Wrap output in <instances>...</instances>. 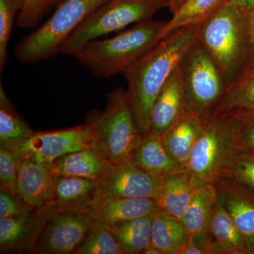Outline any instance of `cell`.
<instances>
[{
	"label": "cell",
	"mask_w": 254,
	"mask_h": 254,
	"mask_svg": "<svg viewBox=\"0 0 254 254\" xmlns=\"http://www.w3.org/2000/svg\"><path fill=\"white\" fill-rule=\"evenodd\" d=\"M200 26L180 28L158 42L123 73L127 95L142 134L150 130L157 97L184 57L198 40Z\"/></svg>",
	"instance_id": "6da1fadb"
},
{
	"label": "cell",
	"mask_w": 254,
	"mask_h": 254,
	"mask_svg": "<svg viewBox=\"0 0 254 254\" xmlns=\"http://www.w3.org/2000/svg\"><path fill=\"white\" fill-rule=\"evenodd\" d=\"M198 40L215 62L228 88L247 63V10L227 0L200 26Z\"/></svg>",
	"instance_id": "7a4b0ae2"
},
{
	"label": "cell",
	"mask_w": 254,
	"mask_h": 254,
	"mask_svg": "<svg viewBox=\"0 0 254 254\" xmlns=\"http://www.w3.org/2000/svg\"><path fill=\"white\" fill-rule=\"evenodd\" d=\"M166 22L148 19L105 40H94L74 55L95 76L110 78L127 68L160 41Z\"/></svg>",
	"instance_id": "3957f363"
},
{
	"label": "cell",
	"mask_w": 254,
	"mask_h": 254,
	"mask_svg": "<svg viewBox=\"0 0 254 254\" xmlns=\"http://www.w3.org/2000/svg\"><path fill=\"white\" fill-rule=\"evenodd\" d=\"M86 124L93 133V148L110 165L131 160L143 136L121 88L108 93L104 111L91 112Z\"/></svg>",
	"instance_id": "277c9868"
},
{
	"label": "cell",
	"mask_w": 254,
	"mask_h": 254,
	"mask_svg": "<svg viewBox=\"0 0 254 254\" xmlns=\"http://www.w3.org/2000/svg\"><path fill=\"white\" fill-rule=\"evenodd\" d=\"M242 151L238 118L217 113L203 123L187 169L203 183L215 184Z\"/></svg>",
	"instance_id": "5b68a950"
},
{
	"label": "cell",
	"mask_w": 254,
	"mask_h": 254,
	"mask_svg": "<svg viewBox=\"0 0 254 254\" xmlns=\"http://www.w3.org/2000/svg\"><path fill=\"white\" fill-rule=\"evenodd\" d=\"M110 0H64L49 18L16 47L21 63L49 60L59 54L67 37L90 15Z\"/></svg>",
	"instance_id": "8992f818"
},
{
	"label": "cell",
	"mask_w": 254,
	"mask_h": 254,
	"mask_svg": "<svg viewBox=\"0 0 254 254\" xmlns=\"http://www.w3.org/2000/svg\"><path fill=\"white\" fill-rule=\"evenodd\" d=\"M179 69L185 110L206 121L218 113L227 90L218 66L197 40Z\"/></svg>",
	"instance_id": "52a82bcc"
},
{
	"label": "cell",
	"mask_w": 254,
	"mask_h": 254,
	"mask_svg": "<svg viewBox=\"0 0 254 254\" xmlns=\"http://www.w3.org/2000/svg\"><path fill=\"white\" fill-rule=\"evenodd\" d=\"M169 0H110L90 15L67 37L59 54L74 56L85 45L132 23L151 19Z\"/></svg>",
	"instance_id": "ba28073f"
},
{
	"label": "cell",
	"mask_w": 254,
	"mask_h": 254,
	"mask_svg": "<svg viewBox=\"0 0 254 254\" xmlns=\"http://www.w3.org/2000/svg\"><path fill=\"white\" fill-rule=\"evenodd\" d=\"M18 160L29 159L37 163H53L57 158L76 150L93 147V133L88 125L35 132L29 138L5 145Z\"/></svg>",
	"instance_id": "9c48e42d"
},
{
	"label": "cell",
	"mask_w": 254,
	"mask_h": 254,
	"mask_svg": "<svg viewBox=\"0 0 254 254\" xmlns=\"http://www.w3.org/2000/svg\"><path fill=\"white\" fill-rule=\"evenodd\" d=\"M94 222L89 211L81 213L55 212L45 225L33 253L74 254Z\"/></svg>",
	"instance_id": "30bf717a"
},
{
	"label": "cell",
	"mask_w": 254,
	"mask_h": 254,
	"mask_svg": "<svg viewBox=\"0 0 254 254\" xmlns=\"http://www.w3.org/2000/svg\"><path fill=\"white\" fill-rule=\"evenodd\" d=\"M98 182L99 198L127 197L156 199L162 181L142 170L131 160L108 165Z\"/></svg>",
	"instance_id": "8fae6325"
},
{
	"label": "cell",
	"mask_w": 254,
	"mask_h": 254,
	"mask_svg": "<svg viewBox=\"0 0 254 254\" xmlns=\"http://www.w3.org/2000/svg\"><path fill=\"white\" fill-rule=\"evenodd\" d=\"M217 203L231 216L245 239L248 254H254V190L228 177L214 184Z\"/></svg>",
	"instance_id": "7c38bea8"
},
{
	"label": "cell",
	"mask_w": 254,
	"mask_h": 254,
	"mask_svg": "<svg viewBox=\"0 0 254 254\" xmlns=\"http://www.w3.org/2000/svg\"><path fill=\"white\" fill-rule=\"evenodd\" d=\"M50 205L19 216L0 218V251L33 252L45 225L55 213Z\"/></svg>",
	"instance_id": "4fadbf2b"
},
{
	"label": "cell",
	"mask_w": 254,
	"mask_h": 254,
	"mask_svg": "<svg viewBox=\"0 0 254 254\" xmlns=\"http://www.w3.org/2000/svg\"><path fill=\"white\" fill-rule=\"evenodd\" d=\"M99 198L98 180L84 177L55 176L49 205L56 213L89 211Z\"/></svg>",
	"instance_id": "5bb4252c"
},
{
	"label": "cell",
	"mask_w": 254,
	"mask_h": 254,
	"mask_svg": "<svg viewBox=\"0 0 254 254\" xmlns=\"http://www.w3.org/2000/svg\"><path fill=\"white\" fill-rule=\"evenodd\" d=\"M54 180L51 163L22 159L18 164L16 193L30 208H44L49 205Z\"/></svg>",
	"instance_id": "9a60e30c"
},
{
	"label": "cell",
	"mask_w": 254,
	"mask_h": 254,
	"mask_svg": "<svg viewBox=\"0 0 254 254\" xmlns=\"http://www.w3.org/2000/svg\"><path fill=\"white\" fill-rule=\"evenodd\" d=\"M188 169H182L162 180L156 203L163 213L181 220L198 187L203 185Z\"/></svg>",
	"instance_id": "2e32d148"
},
{
	"label": "cell",
	"mask_w": 254,
	"mask_h": 254,
	"mask_svg": "<svg viewBox=\"0 0 254 254\" xmlns=\"http://www.w3.org/2000/svg\"><path fill=\"white\" fill-rule=\"evenodd\" d=\"M185 110L179 67L175 70L157 97L150 116V130L163 136L180 120Z\"/></svg>",
	"instance_id": "e0dca14e"
},
{
	"label": "cell",
	"mask_w": 254,
	"mask_h": 254,
	"mask_svg": "<svg viewBox=\"0 0 254 254\" xmlns=\"http://www.w3.org/2000/svg\"><path fill=\"white\" fill-rule=\"evenodd\" d=\"M161 211L156 200L147 198L103 197L97 199L89 212L95 222L110 225Z\"/></svg>",
	"instance_id": "ac0fdd59"
},
{
	"label": "cell",
	"mask_w": 254,
	"mask_h": 254,
	"mask_svg": "<svg viewBox=\"0 0 254 254\" xmlns=\"http://www.w3.org/2000/svg\"><path fill=\"white\" fill-rule=\"evenodd\" d=\"M131 161L152 176L161 180L182 169L169 153L162 136L149 131L142 136Z\"/></svg>",
	"instance_id": "d6986e66"
},
{
	"label": "cell",
	"mask_w": 254,
	"mask_h": 254,
	"mask_svg": "<svg viewBox=\"0 0 254 254\" xmlns=\"http://www.w3.org/2000/svg\"><path fill=\"white\" fill-rule=\"evenodd\" d=\"M203 123L198 115L185 111L177 123L162 136L165 148L182 168L187 169Z\"/></svg>",
	"instance_id": "ffe728a7"
},
{
	"label": "cell",
	"mask_w": 254,
	"mask_h": 254,
	"mask_svg": "<svg viewBox=\"0 0 254 254\" xmlns=\"http://www.w3.org/2000/svg\"><path fill=\"white\" fill-rule=\"evenodd\" d=\"M210 254H248L245 239L231 216L218 203L209 224Z\"/></svg>",
	"instance_id": "44dd1931"
},
{
	"label": "cell",
	"mask_w": 254,
	"mask_h": 254,
	"mask_svg": "<svg viewBox=\"0 0 254 254\" xmlns=\"http://www.w3.org/2000/svg\"><path fill=\"white\" fill-rule=\"evenodd\" d=\"M55 176L84 177L98 180L104 175L109 164L93 147L71 152L51 163Z\"/></svg>",
	"instance_id": "7402d4cb"
},
{
	"label": "cell",
	"mask_w": 254,
	"mask_h": 254,
	"mask_svg": "<svg viewBox=\"0 0 254 254\" xmlns=\"http://www.w3.org/2000/svg\"><path fill=\"white\" fill-rule=\"evenodd\" d=\"M217 203V189L214 184L198 187L181 219L190 237L208 236V227Z\"/></svg>",
	"instance_id": "603a6c76"
},
{
	"label": "cell",
	"mask_w": 254,
	"mask_h": 254,
	"mask_svg": "<svg viewBox=\"0 0 254 254\" xmlns=\"http://www.w3.org/2000/svg\"><path fill=\"white\" fill-rule=\"evenodd\" d=\"M154 215L115 222L108 225L124 254H143L151 245L152 223Z\"/></svg>",
	"instance_id": "cb8c5ba5"
},
{
	"label": "cell",
	"mask_w": 254,
	"mask_h": 254,
	"mask_svg": "<svg viewBox=\"0 0 254 254\" xmlns=\"http://www.w3.org/2000/svg\"><path fill=\"white\" fill-rule=\"evenodd\" d=\"M190 235L181 220L168 216L162 211L153 217L151 247L162 254H181Z\"/></svg>",
	"instance_id": "d4e9b609"
},
{
	"label": "cell",
	"mask_w": 254,
	"mask_h": 254,
	"mask_svg": "<svg viewBox=\"0 0 254 254\" xmlns=\"http://www.w3.org/2000/svg\"><path fill=\"white\" fill-rule=\"evenodd\" d=\"M227 0H186L160 33V41L180 28L201 26Z\"/></svg>",
	"instance_id": "484cf974"
},
{
	"label": "cell",
	"mask_w": 254,
	"mask_h": 254,
	"mask_svg": "<svg viewBox=\"0 0 254 254\" xmlns=\"http://www.w3.org/2000/svg\"><path fill=\"white\" fill-rule=\"evenodd\" d=\"M217 113L234 116L254 113V66L245 68L228 87Z\"/></svg>",
	"instance_id": "4316f807"
},
{
	"label": "cell",
	"mask_w": 254,
	"mask_h": 254,
	"mask_svg": "<svg viewBox=\"0 0 254 254\" xmlns=\"http://www.w3.org/2000/svg\"><path fill=\"white\" fill-rule=\"evenodd\" d=\"M10 103L0 84V146L23 141L35 133Z\"/></svg>",
	"instance_id": "83f0119b"
},
{
	"label": "cell",
	"mask_w": 254,
	"mask_h": 254,
	"mask_svg": "<svg viewBox=\"0 0 254 254\" xmlns=\"http://www.w3.org/2000/svg\"><path fill=\"white\" fill-rule=\"evenodd\" d=\"M74 254H125L108 225L95 221Z\"/></svg>",
	"instance_id": "f1b7e54d"
},
{
	"label": "cell",
	"mask_w": 254,
	"mask_h": 254,
	"mask_svg": "<svg viewBox=\"0 0 254 254\" xmlns=\"http://www.w3.org/2000/svg\"><path fill=\"white\" fill-rule=\"evenodd\" d=\"M23 0H0V72L4 71L14 18L22 9Z\"/></svg>",
	"instance_id": "f546056e"
},
{
	"label": "cell",
	"mask_w": 254,
	"mask_h": 254,
	"mask_svg": "<svg viewBox=\"0 0 254 254\" xmlns=\"http://www.w3.org/2000/svg\"><path fill=\"white\" fill-rule=\"evenodd\" d=\"M64 0H23L22 9L16 18V25L22 28H34L48 12Z\"/></svg>",
	"instance_id": "4dcf8cb0"
},
{
	"label": "cell",
	"mask_w": 254,
	"mask_h": 254,
	"mask_svg": "<svg viewBox=\"0 0 254 254\" xmlns=\"http://www.w3.org/2000/svg\"><path fill=\"white\" fill-rule=\"evenodd\" d=\"M228 177L254 190V154L242 151L225 173Z\"/></svg>",
	"instance_id": "1f68e13d"
},
{
	"label": "cell",
	"mask_w": 254,
	"mask_h": 254,
	"mask_svg": "<svg viewBox=\"0 0 254 254\" xmlns=\"http://www.w3.org/2000/svg\"><path fill=\"white\" fill-rule=\"evenodd\" d=\"M18 159L7 148L0 147V183L1 187L16 193Z\"/></svg>",
	"instance_id": "d6a6232c"
},
{
	"label": "cell",
	"mask_w": 254,
	"mask_h": 254,
	"mask_svg": "<svg viewBox=\"0 0 254 254\" xmlns=\"http://www.w3.org/2000/svg\"><path fill=\"white\" fill-rule=\"evenodd\" d=\"M30 208L17 195L1 187L0 190V218H13L31 211Z\"/></svg>",
	"instance_id": "836d02e7"
},
{
	"label": "cell",
	"mask_w": 254,
	"mask_h": 254,
	"mask_svg": "<svg viewBox=\"0 0 254 254\" xmlns=\"http://www.w3.org/2000/svg\"><path fill=\"white\" fill-rule=\"evenodd\" d=\"M235 117L240 122L242 150L254 153V113L243 114Z\"/></svg>",
	"instance_id": "e575fe53"
},
{
	"label": "cell",
	"mask_w": 254,
	"mask_h": 254,
	"mask_svg": "<svg viewBox=\"0 0 254 254\" xmlns=\"http://www.w3.org/2000/svg\"><path fill=\"white\" fill-rule=\"evenodd\" d=\"M247 18H248L249 48L245 68L254 66V4L251 9L247 10Z\"/></svg>",
	"instance_id": "d590c367"
},
{
	"label": "cell",
	"mask_w": 254,
	"mask_h": 254,
	"mask_svg": "<svg viewBox=\"0 0 254 254\" xmlns=\"http://www.w3.org/2000/svg\"><path fill=\"white\" fill-rule=\"evenodd\" d=\"M181 254H208V253L204 249L195 243L190 237Z\"/></svg>",
	"instance_id": "8d00e7d4"
},
{
	"label": "cell",
	"mask_w": 254,
	"mask_h": 254,
	"mask_svg": "<svg viewBox=\"0 0 254 254\" xmlns=\"http://www.w3.org/2000/svg\"><path fill=\"white\" fill-rule=\"evenodd\" d=\"M230 1L246 10L251 9L254 4V0H230Z\"/></svg>",
	"instance_id": "74e56055"
},
{
	"label": "cell",
	"mask_w": 254,
	"mask_h": 254,
	"mask_svg": "<svg viewBox=\"0 0 254 254\" xmlns=\"http://www.w3.org/2000/svg\"><path fill=\"white\" fill-rule=\"evenodd\" d=\"M185 1L186 0H169L168 7L174 14L177 10L180 9V6L184 4Z\"/></svg>",
	"instance_id": "f35d334b"
},
{
	"label": "cell",
	"mask_w": 254,
	"mask_h": 254,
	"mask_svg": "<svg viewBox=\"0 0 254 254\" xmlns=\"http://www.w3.org/2000/svg\"><path fill=\"white\" fill-rule=\"evenodd\" d=\"M143 254H162L161 252H160L158 250H157L156 248H154V247H151L150 246L148 248H147L146 250L143 252Z\"/></svg>",
	"instance_id": "ab89813d"
},
{
	"label": "cell",
	"mask_w": 254,
	"mask_h": 254,
	"mask_svg": "<svg viewBox=\"0 0 254 254\" xmlns=\"http://www.w3.org/2000/svg\"></svg>",
	"instance_id": "60d3db41"
}]
</instances>
